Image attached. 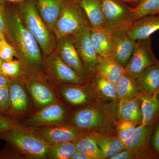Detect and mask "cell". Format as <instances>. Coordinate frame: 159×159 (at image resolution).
I'll return each instance as SVG.
<instances>
[{"label": "cell", "mask_w": 159, "mask_h": 159, "mask_svg": "<svg viewBox=\"0 0 159 159\" xmlns=\"http://www.w3.org/2000/svg\"><path fill=\"white\" fill-rule=\"evenodd\" d=\"M4 34L16 52V57L23 63L26 73H39L42 69L43 55L37 41L18 13L14 3L6 2Z\"/></svg>", "instance_id": "6da1fadb"}, {"label": "cell", "mask_w": 159, "mask_h": 159, "mask_svg": "<svg viewBox=\"0 0 159 159\" xmlns=\"http://www.w3.org/2000/svg\"><path fill=\"white\" fill-rule=\"evenodd\" d=\"M117 121L110 105L99 100L76 111L70 124L85 133L115 136Z\"/></svg>", "instance_id": "7a4b0ae2"}, {"label": "cell", "mask_w": 159, "mask_h": 159, "mask_svg": "<svg viewBox=\"0 0 159 159\" xmlns=\"http://www.w3.org/2000/svg\"><path fill=\"white\" fill-rule=\"evenodd\" d=\"M14 4L23 22L37 41L43 55L47 56L53 53L57 39L39 14L35 0H23Z\"/></svg>", "instance_id": "3957f363"}, {"label": "cell", "mask_w": 159, "mask_h": 159, "mask_svg": "<svg viewBox=\"0 0 159 159\" xmlns=\"http://www.w3.org/2000/svg\"><path fill=\"white\" fill-rule=\"evenodd\" d=\"M6 141L19 153L31 159L47 158L48 145L33 129L17 122L9 130L0 133Z\"/></svg>", "instance_id": "277c9868"}, {"label": "cell", "mask_w": 159, "mask_h": 159, "mask_svg": "<svg viewBox=\"0 0 159 159\" xmlns=\"http://www.w3.org/2000/svg\"><path fill=\"white\" fill-rule=\"evenodd\" d=\"M104 16L103 29L112 34L124 33L130 29L134 20L133 8L122 0H101Z\"/></svg>", "instance_id": "5b68a950"}, {"label": "cell", "mask_w": 159, "mask_h": 159, "mask_svg": "<svg viewBox=\"0 0 159 159\" xmlns=\"http://www.w3.org/2000/svg\"><path fill=\"white\" fill-rule=\"evenodd\" d=\"M86 26L91 27L79 2L68 0L61 14L53 26L52 31L57 39L71 35Z\"/></svg>", "instance_id": "8992f818"}, {"label": "cell", "mask_w": 159, "mask_h": 159, "mask_svg": "<svg viewBox=\"0 0 159 159\" xmlns=\"http://www.w3.org/2000/svg\"><path fill=\"white\" fill-rule=\"evenodd\" d=\"M91 27H84L72 35L74 46L89 77L96 74L99 56L92 43Z\"/></svg>", "instance_id": "52a82bcc"}, {"label": "cell", "mask_w": 159, "mask_h": 159, "mask_svg": "<svg viewBox=\"0 0 159 159\" xmlns=\"http://www.w3.org/2000/svg\"><path fill=\"white\" fill-rule=\"evenodd\" d=\"M159 62L153 54L149 37L136 41L133 54L124 69L126 74L136 80L146 68Z\"/></svg>", "instance_id": "ba28073f"}, {"label": "cell", "mask_w": 159, "mask_h": 159, "mask_svg": "<svg viewBox=\"0 0 159 159\" xmlns=\"http://www.w3.org/2000/svg\"><path fill=\"white\" fill-rule=\"evenodd\" d=\"M43 67L49 76L57 82L77 85L86 83L57 56L54 51L48 56H43Z\"/></svg>", "instance_id": "9c48e42d"}, {"label": "cell", "mask_w": 159, "mask_h": 159, "mask_svg": "<svg viewBox=\"0 0 159 159\" xmlns=\"http://www.w3.org/2000/svg\"><path fill=\"white\" fill-rule=\"evenodd\" d=\"M55 52L57 56L72 69L80 78L86 83L89 78L77 53L72 35L57 39Z\"/></svg>", "instance_id": "30bf717a"}, {"label": "cell", "mask_w": 159, "mask_h": 159, "mask_svg": "<svg viewBox=\"0 0 159 159\" xmlns=\"http://www.w3.org/2000/svg\"><path fill=\"white\" fill-rule=\"evenodd\" d=\"M32 129L48 144L73 142L88 134L71 124L62 123L43 127H36Z\"/></svg>", "instance_id": "8fae6325"}, {"label": "cell", "mask_w": 159, "mask_h": 159, "mask_svg": "<svg viewBox=\"0 0 159 159\" xmlns=\"http://www.w3.org/2000/svg\"><path fill=\"white\" fill-rule=\"evenodd\" d=\"M153 125H138L132 136L124 142L126 148L135 154L136 159H159L150 145Z\"/></svg>", "instance_id": "7c38bea8"}, {"label": "cell", "mask_w": 159, "mask_h": 159, "mask_svg": "<svg viewBox=\"0 0 159 159\" xmlns=\"http://www.w3.org/2000/svg\"><path fill=\"white\" fill-rule=\"evenodd\" d=\"M142 95L133 99H119L116 102H111L110 105L118 121H129L138 125L142 124Z\"/></svg>", "instance_id": "4fadbf2b"}, {"label": "cell", "mask_w": 159, "mask_h": 159, "mask_svg": "<svg viewBox=\"0 0 159 159\" xmlns=\"http://www.w3.org/2000/svg\"><path fill=\"white\" fill-rule=\"evenodd\" d=\"M66 117V111L61 104L54 102L43 107L30 117L29 122L36 127L62 123Z\"/></svg>", "instance_id": "5bb4252c"}, {"label": "cell", "mask_w": 159, "mask_h": 159, "mask_svg": "<svg viewBox=\"0 0 159 159\" xmlns=\"http://www.w3.org/2000/svg\"><path fill=\"white\" fill-rule=\"evenodd\" d=\"M86 84L87 83L82 85L66 84L61 89L63 96L70 104L74 106L86 105L99 100L89 84Z\"/></svg>", "instance_id": "9a60e30c"}, {"label": "cell", "mask_w": 159, "mask_h": 159, "mask_svg": "<svg viewBox=\"0 0 159 159\" xmlns=\"http://www.w3.org/2000/svg\"><path fill=\"white\" fill-rule=\"evenodd\" d=\"M136 45L126 32L114 34L111 56L123 67L129 62Z\"/></svg>", "instance_id": "2e32d148"}, {"label": "cell", "mask_w": 159, "mask_h": 159, "mask_svg": "<svg viewBox=\"0 0 159 159\" xmlns=\"http://www.w3.org/2000/svg\"><path fill=\"white\" fill-rule=\"evenodd\" d=\"M159 30V14L147 16L137 20L126 31L129 36L137 41L150 37Z\"/></svg>", "instance_id": "e0dca14e"}, {"label": "cell", "mask_w": 159, "mask_h": 159, "mask_svg": "<svg viewBox=\"0 0 159 159\" xmlns=\"http://www.w3.org/2000/svg\"><path fill=\"white\" fill-rule=\"evenodd\" d=\"M23 82V78L10 79L9 87L10 107L9 115L14 116L23 113L28 108V97Z\"/></svg>", "instance_id": "ac0fdd59"}, {"label": "cell", "mask_w": 159, "mask_h": 159, "mask_svg": "<svg viewBox=\"0 0 159 159\" xmlns=\"http://www.w3.org/2000/svg\"><path fill=\"white\" fill-rule=\"evenodd\" d=\"M140 93L148 96L159 94V62L148 66L136 79Z\"/></svg>", "instance_id": "d6986e66"}, {"label": "cell", "mask_w": 159, "mask_h": 159, "mask_svg": "<svg viewBox=\"0 0 159 159\" xmlns=\"http://www.w3.org/2000/svg\"><path fill=\"white\" fill-rule=\"evenodd\" d=\"M39 14L52 30L68 0H35Z\"/></svg>", "instance_id": "ffe728a7"}, {"label": "cell", "mask_w": 159, "mask_h": 159, "mask_svg": "<svg viewBox=\"0 0 159 159\" xmlns=\"http://www.w3.org/2000/svg\"><path fill=\"white\" fill-rule=\"evenodd\" d=\"M125 73L124 68L111 55L99 57L96 74H99L116 85Z\"/></svg>", "instance_id": "44dd1931"}, {"label": "cell", "mask_w": 159, "mask_h": 159, "mask_svg": "<svg viewBox=\"0 0 159 159\" xmlns=\"http://www.w3.org/2000/svg\"><path fill=\"white\" fill-rule=\"evenodd\" d=\"M88 82L99 100L114 102L119 99L116 84L99 74L91 76Z\"/></svg>", "instance_id": "7402d4cb"}, {"label": "cell", "mask_w": 159, "mask_h": 159, "mask_svg": "<svg viewBox=\"0 0 159 159\" xmlns=\"http://www.w3.org/2000/svg\"><path fill=\"white\" fill-rule=\"evenodd\" d=\"M25 77L27 88L38 105L44 107L55 102L54 93L48 87L34 77Z\"/></svg>", "instance_id": "603a6c76"}, {"label": "cell", "mask_w": 159, "mask_h": 159, "mask_svg": "<svg viewBox=\"0 0 159 159\" xmlns=\"http://www.w3.org/2000/svg\"><path fill=\"white\" fill-rule=\"evenodd\" d=\"M113 34L104 29L90 28L92 44L99 57L111 55Z\"/></svg>", "instance_id": "cb8c5ba5"}, {"label": "cell", "mask_w": 159, "mask_h": 159, "mask_svg": "<svg viewBox=\"0 0 159 159\" xmlns=\"http://www.w3.org/2000/svg\"><path fill=\"white\" fill-rule=\"evenodd\" d=\"M106 159L111 157L126 149L124 142L116 135L107 136L97 134H91Z\"/></svg>", "instance_id": "d4e9b609"}, {"label": "cell", "mask_w": 159, "mask_h": 159, "mask_svg": "<svg viewBox=\"0 0 159 159\" xmlns=\"http://www.w3.org/2000/svg\"><path fill=\"white\" fill-rule=\"evenodd\" d=\"M78 2L83 9L91 28H103L104 16L101 0H80Z\"/></svg>", "instance_id": "484cf974"}, {"label": "cell", "mask_w": 159, "mask_h": 159, "mask_svg": "<svg viewBox=\"0 0 159 159\" xmlns=\"http://www.w3.org/2000/svg\"><path fill=\"white\" fill-rule=\"evenodd\" d=\"M142 125H153L159 119V94L141 97Z\"/></svg>", "instance_id": "4316f807"}, {"label": "cell", "mask_w": 159, "mask_h": 159, "mask_svg": "<svg viewBox=\"0 0 159 159\" xmlns=\"http://www.w3.org/2000/svg\"><path fill=\"white\" fill-rule=\"evenodd\" d=\"M116 89L119 99H133L142 94L137 87L136 80L126 73L116 85Z\"/></svg>", "instance_id": "83f0119b"}, {"label": "cell", "mask_w": 159, "mask_h": 159, "mask_svg": "<svg viewBox=\"0 0 159 159\" xmlns=\"http://www.w3.org/2000/svg\"><path fill=\"white\" fill-rule=\"evenodd\" d=\"M77 150L87 154L92 159H106L93 137L91 134H86L74 141Z\"/></svg>", "instance_id": "f1b7e54d"}, {"label": "cell", "mask_w": 159, "mask_h": 159, "mask_svg": "<svg viewBox=\"0 0 159 159\" xmlns=\"http://www.w3.org/2000/svg\"><path fill=\"white\" fill-rule=\"evenodd\" d=\"M76 151L74 141L48 144L47 156L50 159H70Z\"/></svg>", "instance_id": "f546056e"}, {"label": "cell", "mask_w": 159, "mask_h": 159, "mask_svg": "<svg viewBox=\"0 0 159 159\" xmlns=\"http://www.w3.org/2000/svg\"><path fill=\"white\" fill-rule=\"evenodd\" d=\"M0 73L9 79H20L26 74L25 66L19 59L3 61L0 67Z\"/></svg>", "instance_id": "4dcf8cb0"}, {"label": "cell", "mask_w": 159, "mask_h": 159, "mask_svg": "<svg viewBox=\"0 0 159 159\" xmlns=\"http://www.w3.org/2000/svg\"><path fill=\"white\" fill-rule=\"evenodd\" d=\"M136 7L133 8L134 20L140 18L159 14V0H140Z\"/></svg>", "instance_id": "1f68e13d"}, {"label": "cell", "mask_w": 159, "mask_h": 159, "mask_svg": "<svg viewBox=\"0 0 159 159\" xmlns=\"http://www.w3.org/2000/svg\"><path fill=\"white\" fill-rule=\"evenodd\" d=\"M138 125L129 121H117L116 136L123 142L127 141L134 133Z\"/></svg>", "instance_id": "d6a6232c"}, {"label": "cell", "mask_w": 159, "mask_h": 159, "mask_svg": "<svg viewBox=\"0 0 159 159\" xmlns=\"http://www.w3.org/2000/svg\"><path fill=\"white\" fill-rule=\"evenodd\" d=\"M16 57L14 49L6 40L5 35L0 39V57L3 61H9Z\"/></svg>", "instance_id": "836d02e7"}, {"label": "cell", "mask_w": 159, "mask_h": 159, "mask_svg": "<svg viewBox=\"0 0 159 159\" xmlns=\"http://www.w3.org/2000/svg\"><path fill=\"white\" fill-rule=\"evenodd\" d=\"M10 107L9 85L0 89V114H8Z\"/></svg>", "instance_id": "e575fe53"}, {"label": "cell", "mask_w": 159, "mask_h": 159, "mask_svg": "<svg viewBox=\"0 0 159 159\" xmlns=\"http://www.w3.org/2000/svg\"><path fill=\"white\" fill-rule=\"evenodd\" d=\"M150 145L152 150L159 158V119L153 125L151 136Z\"/></svg>", "instance_id": "d590c367"}, {"label": "cell", "mask_w": 159, "mask_h": 159, "mask_svg": "<svg viewBox=\"0 0 159 159\" xmlns=\"http://www.w3.org/2000/svg\"><path fill=\"white\" fill-rule=\"evenodd\" d=\"M17 122L15 119L0 114V133L9 130Z\"/></svg>", "instance_id": "8d00e7d4"}, {"label": "cell", "mask_w": 159, "mask_h": 159, "mask_svg": "<svg viewBox=\"0 0 159 159\" xmlns=\"http://www.w3.org/2000/svg\"><path fill=\"white\" fill-rule=\"evenodd\" d=\"M18 153V152L10 145V147H6L0 151V159L17 158L19 157Z\"/></svg>", "instance_id": "74e56055"}, {"label": "cell", "mask_w": 159, "mask_h": 159, "mask_svg": "<svg viewBox=\"0 0 159 159\" xmlns=\"http://www.w3.org/2000/svg\"><path fill=\"white\" fill-rule=\"evenodd\" d=\"M135 158V155L132 151L126 149L120 152L111 157L110 159H134Z\"/></svg>", "instance_id": "f35d334b"}, {"label": "cell", "mask_w": 159, "mask_h": 159, "mask_svg": "<svg viewBox=\"0 0 159 159\" xmlns=\"http://www.w3.org/2000/svg\"><path fill=\"white\" fill-rule=\"evenodd\" d=\"M6 2L0 1V31L4 34L5 28Z\"/></svg>", "instance_id": "ab89813d"}, {"label": "cell", "mask_w": 159, "mask_h": 159, "mask_svg": "<svg viewBox=\"0 0 159 159\" xmlns=\"http://www.w3.org/2000/svg\"><path fill=\"white\" fill-rule=\"evenodd\" d=\"M70 159H92V158L85 152L77 150L74 155L71 157Z\"/></svg>", "instance_id": "60d3db41"}, {"label": "cell", "mask_w": 159, "mask_h": 159, "mask_svg": "<svg viewBox=\"0 0 159 159\" xmlns=\"http://www.w3.org/2000/svg\"><path fill=\"white\" fill-rule=\"evenodd\" d=\"M10 79L0 73V89L9 85Z\"/></svg>", "instance_id": "b9f144b4"}, {"label": "cell", "mask_w": 159, "mask_h": 159, "mask_svg": "<svg viewBox=\"0 0 159 159\" xmlns=\"http://www.w3.org/2000/svg\"><path fill=\"white\" fill-rule=\"evenodd\" d=\"M23 0H0V1L6 2L17 3L22 2Z\"/></svg>", "instance_id": "7bdbcfd3"}, {"label": "cell", "mask_w": 159, "mask_h": 159, "mask_svg": "<svg viewBox=\"0 0 159 159\" xmlns=\"http://www.w3.org/2000/svg\"><path fill=\"white\" fill-rule=\"evenodd\" d=\"M123 1H126V2H139L140 0H122Z\"/></svg>", "instance_id": "ee69618b"}, {"label": "cell", "mask_w": 159, "mask_h": 159, "mask_svg": "<svg viewBox=\"0 0 159 159\" xmlns=\"http://www.w3.org/2000/svg\"><path fill=\"white\" fill-rule=\"evenodd\" d=\"M4 36V34H3V33H2V31H0V39H2V38Z\"/></svg>", "instance_id": "f6af8a7d"}, {"label": "cell", "mask_w": 159, "mask_h": 159, "mask_svg": "<svg viewBox=\"0 0 159 159\" xmlns=\"http://www.w3.org/2000/svg\"><path fill=\"white\" fill-rule=\"evenodd\" d=\"M3 61L2 60V58L0 57V67H1V66L2 65V63Z\"/></svg>", "instance_id": "bcb514c9"}, {"label": "cell", "mask_w": 159, "mask_h": 159, "mask_svg": "<svg viewBox=\"0 0 159 159\" xmlns=\"http://www.w3.org/2000/svg\"><path fill=\"white\" fill-rule=\"evenodd\" d=\"M71 1H76V2H79V1H80V0H71Z\"/></svg>", "instance_id": "7dc6e473"}]
</instances>
